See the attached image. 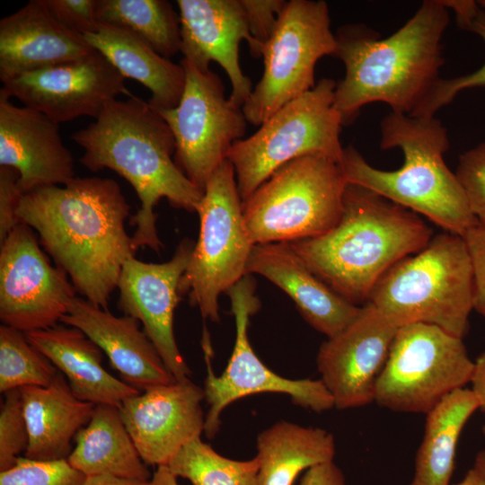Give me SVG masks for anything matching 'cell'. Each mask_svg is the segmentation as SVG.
<instances>
[{
  "mask_svg": "<svg viewBox=\"0 0 485 485\" xmlns=\"http://www.w3.org/2000/svg\"><path fill=\"white\" fill-rule=\"evenodd\" d=\"M96 0H44L55 19L68 30L83 36L99 30Z\"/></svg>",
  "mask_w": 485,
  "mask_h": 485,
  "instance_id": "37",
  "label": "cell"
},
{
  "mask_svg": "<svg viewBox=\"0 0 485 485\" xmlns=\"http://www.w3.org/2000/svg\"><path fill=\"white\" fill-rule=\"evenodd\" d=\"M336 84L330 78L320 80L269 117L254 134L232 146L227 160L234 167L242 201L294 159L321 154L340 163L343 124L333 106Z\"/></svg>",
  "mask_w": 485,
  "mask_h": 485,
  "instance_id": "8",
  "label": "cell"
},
{
  "mask_svg": "<svg viewBox=\"0 0 485 485\" xmlns=\"http://www.w3.org/2000/svg\"><path fill=\"white\" fill-rule=\"evenodd\" d=\"M397 329L372 304L321 345L316 364L334 408L356 409L375 402V387Z\"/></svg>",
  "mask_w": 485,
  "mask_h": 485,
  "instance_id": "16",
  "label": "cell"
},
{
  "mask_svg": "<svg viewBox=\"0 0 485 485\" xmlns=\"http://www.w3.org/2000/svg\"><path fill=\"white\" fill-rule=\"evenodd\" d=\"M336 47L325 1H287L262 48L261 78L242 106L247 122L260 127L312 90L316 63L324 56H333Z\"/></svg>",
  "mask_w": 485,
  "mask_h": 485,
  "instance_id": "11",
  "label": "cell"
},
{
  "mask_svg": "<svg viewBox=\"0 0 485 485\" xmlns=\"http://www.w3.org/2000/svg\"><path fill=\"white\" fill-rule=\"evenodd\" d=\"M368 303L396 328L426 323L463 339L473 310L472 267L463 238L448 232L433 236L383 274Z\"/></svg>",
  "mask_w": 485,
  "mask_h": 485,
  "instance_id": "6",
  "label": "cell"
},
{
  "mask_svg": "<svg viewBox=\"0 0 485 485\" xmlns=\"http://www.w3.org/2000/svg\"><path fill=\"white\" fill-rule=\"evenodd\" d=\"M0 166L18 172L21 194L65 185L75 178L74 160L64 145L58 124L29 107L0 95Z\"/></svg>",
  "mask_w": 485,
  "mask_h": 485,
  "instance_id": "20",
  "label": "cell"
},
{
  "mask_svg": "<svg viewBox=\"0 0 485 485\" xmlns=\"http://www.w3.org/2000/svg\"><path fill=\"white\" fill-rule=\"evenodd\" d=\"M4 394L0 408V472L12 467L29 446V430L20 389Z\"/></svg>",
  "mask_w": 485,
  "mask_h": 485,
  "instance_id": "34",
  "label": "cell"
},
{
  "mask_svg": "<svg viewBox=\"0 0 485 485\" xmlns=\"http://www.w3.org/2000/svg\"><path fill=\"white\" fill-rule=\"evenodd\" d=\"M480 8V7H479ZM485 42V11L479 9L469 30ZM485 86V62L476 71L452 79H440L410 117L431 118L465 89Z\"/></svg>",
  "mask_w": 485,
  "mask_h": 485,
  "instance_id": "35",
  "label": "cell"
},
{
  "mask_svg": "<svg viewBox=\"0 0 485 485\" xmlns=\"http://www.w3.org/2000/svg\"><path fill=\"white\" fill-rule=\"evenodd\" d=\"M255 289L254 279L251 275H245L225 292L235 320V341L228 364L220 375L213 372L212 347L207 330L203 331L201 346L207 365L203 390L209 406L205 416L204 432L209 439L214 438L219 430L223 410L246 396L262 392L283 393L288 395L295 405L315 412L334 408L333 399L321 379L291 380L282 377L256 355L248 337L250 317L260 307Z\"/></svg>",
  "mask_w": 485,
  "mask_h": 485,
  "instance_id": "12",
  "label": "cell"
},
{
  "mask_svg": "<svg viewBox=\"0 0 485 485\" xmlns=\"http://www.w3.org/2000/svg\"><path fill=\"white\" fill-rule=\"evenodd\" d=\"M194 244L189 239L181 241L172 258L163 263L130 258L123 266L117 287L118 308L142 323L143 331L177 381L191 374L178 348L173 320L181 295L180 283Z\"/></svg>",
  "mask_w": 485,
  "mask_h": 485,
  "instance_id": "17",
  "label": "cell"
},
{
  "mask_svg": "<svg viewBox=\"0 0 485 485\" xmlns=\"http://www.w3.org/2000/svg\"><path fill=\"white\" fill-rule=\"evenodd\" d=\"M100 23L125 30L170 59L181 52L179 13L165 0H96Z\"/></svg>",
  "mask_w": 485,
  "mask_h": 485,
  "instance_id": "30",
  "label": "cell"
},
{
  "mask_svg": "<svg viewBox=\"0 0 485 485\" xmlns=\"http://www.w3.org/2000/svg\"><path fill=\"white\" fill-rule=\"evenodd\" d=\"M473 276V310L485 318V225L478 222L463 236Z\"/></svg>",
  "mask_w": 485,
  "mask_h": 485,
  "instance_id": "39",
  "label": "cell"
},
{
  "mask_svg": "<svg viewBox=\"0 0 485 485\" xmlns=\"http://www.w3.org/2000/svg\"><path fill=\"white\" fill-rule=\"evenodd\" d=\"M57 369L27 340L25 333L0 326V392L23 386H48Z\"/></svg>",
  "mask_w": 485,
  "mask_h": 485,
  "instance_id": "32",
  "label": "cell"
},
{
  "mask_svg": "<svg viewBox=\"0 0 485 485\" xmlns=\"http://www.w3.org/2000/svg\"><path fill=\"white\" fill-rule=\"evenodd\" d=\"M249 32L261 50L271 36L287 1L240 0Z\"/></svg>",
  "mask_w": 485,
  "mask_h": 485,
  "instance_id": "38",
  "label": "cell"
},
{
  "mask_svg": "<svg viewBox=\"0 0 485 485\" xmlns=\"http://www.w3.org/2000/svg\"><path fill=\"white\" fill-rule=\"evenodd\" d=\"M203 388L190 378L155 385L125 399L119 411L142 460L167 466L180 449L204 432Z\"/></svg>",
  "mask_w": 485,
  "mask_h": 485,
  "instance_id": "18",
  "label": "cell"
},
{
  "mask_svg": "<svg viewBox=\"0 0 485 485\" xmlns=\"http://www.w3.org/2000/svg\"><path fill=\"white\" fill-rule=\"evenodd\" d=\"M448 22L442 0H427L384 39L361 25L340 28L333 56L344 64L345 75L336 84L333 106L343 126L375 101L410 116L440 80L441 40Z\"/></svg>",
  "mask_w": 485,
  "mask_h": 485,
  "instance_id": "3",
  "label": "cell"
},
{
  "mask_svg": "<svg viewBox=\"0 0 485 485\" xmlns=\"http://www.w3.org/2000/svg\"><path fill=\"white\" fill-rule=\"evenodd\" d=\"M448 10H453L459 27L469 30V27L479 11L477 2L472 0H442Z\"/></svg>",
  "mask_w": 485,
  "mask_h": 485,
  "instance_id": "42",
  "label": "cell"
},
{
  "mask_svg": "<svg viewBox=\"0 0 485 485\" xmlns=\"http://www.w3.org/2000/svg\"><path fill=\"white\" fill-rule=\"evenodd\" d=\"M455 175L478 222L485 225V142L459 156Z\"/></svg>",
  "mask_w": 485,
  "mask_h": 485,
  "instance_id": "36",
  "label": "cell"
},
{
  "mask_svg": "<svg viewBox=\"0 0 485 485\" xmlns=\"http://www.w3.org/2000/svg\"><path fill=\"white\" fill-rule=\"evenodd\" d=\"M185 86L176 107L158 111L175 139L174 161L189 180L204 191L232 146L242 139L246 118L240 108L225 98L220 77L203 71L188 60Z\"/></svg>",
  "mask_w": 485,
  "mask_h": 485,
  "instance_id": "13",
  "label": "cell"
},
{
  "mask_svg": "<svg viewBox=\"0 0 485 485\" xmlns=\"http://www.w3.org/2000/svg\"><path fill=\"white\" fill-rule=\"evenodd\" d=\"M66 379L80 400L120 407L140 391L110 374L102 366V350L82 331L69 325L25 333Z\"/></svg>",
  "mask_w": 485,
  "mask_h": 485,
  "instance_id": "24",
  "label": "cell"
},
{
  "mask_svg": "<svg viewBox=\"0 0 485 485\" xmlns=\"http://www.w3.org/2000/svg\"><path fill=\"white\" fill-rule=\"evenodd\" d=\"M470 384L479 401L480 410L485 411V351L474 360Z\"/></svg>",
  "mask_w": 485,
  "mask_h": 485,
  "instance_id": "43",
  "label": "cell"
},
{
  "mask_svg": "<svg viewBox=\"0 0 485 485\" xmlns=\"http://www.w3.org/2000/svg\"><path fill=\"white\" fill-rule=\"evenodd\" d=\"M183 58L200 70L211 61L226 73L232 85L231 102L242 108L252 84L242 70L239 46L246 40L251 55L261 50L251 38L240 0H177Z\"/></svg>",
  "mask_w": 485,
  "mask_h": 485,
  "instance_id": "19",
  "label": "cell"
},
{
  "mask_svg": "<svg viewBox=\"0 0 485 485\" xmlns=\"http://www.w3.org/2000/svg\"><path fill=\"white\" fill-rule=\"evenodd\" d=\"M432 234L415 212L348 182L337 225L320 236L288 243L330 288L359 306L368 303L383 274L424 249Z\"/></svg>",
  "mask_w": 485,
  "mask_h": 485,
  "instance_id": "4",
  "label": "cell"
},
{
  "mask_svg": "<svg viewBox=\"0 0 485 485\" xmlns=\"http://www.w3.org/2000/svg\"><path fill=\"white\" fill-rule=\"evenodd\" d=\"M473 367L463 339L426 323L400 327L378 378L375 402L396 412L427 414L470 384Z\"/></svg>",
  "mask_w": 485,
  "mask_h": 485,
  "instance_id": "10",
  "label": "cell"
},
{
  "mask_svg": "<svg viewBox=\"0 0 485 485\" xmlns=\"http://www.w3.org/2000/svg\"><path fill=\"white\" fill-rule=\"evenodd\" d=\"M19 389L30 436L24 456L44 461L67 459L75 436L91 419L95 405L78 399L58 371L48 386Z\"/></svg>",
  "mask_w": 485,
  "mask_h": 485,
  "instance_id": "25",
  "label": "cell"
},
{
  "mask_svg": "<svg viewBox=\"0 0 485 485\" xmlns=\"http://www.w3.org/2000/svg\"><path fill=\"white\" fill-rule=\"evenodd\" d=\"M256 448L255 485H293L302 472L333 461L336 454L331 433L288 421H278L260 432Z\"/></svg>",
  "mask_w": 485,
  "mask_h": 485,
  "instance_id": "28",
  "label": "cell"
},
{
  "mask_svg": "<svg viewBox=\"0 0 485 485\" xmlns=\"http://www.w3.org/2000/svg\"><path fill=\"white\" fill-rule=\"evenodd\" d=\"M53 266L33 230L18 224L1 242L0 320L24 333L57 325L77 293Z\"/></svg>",
  "mask_w": 485,
  "mask_h": 485,
  "instance_id": "14",
  "label": "cell"
},
{
  "mask_svg": "<svg viewBox=\"0 0 485 485\" xmlns=\"http://www.w3.org/2000/svg\"><path fill=\"white\" fill-rule=\"evenodd\" d=\"M125 77L100 52L24 74L4 84L0 95L15 97L59 124L80 116L97 118L119 94L132 95Z\"/></svg>",
  "mask_w": 485,
  "mask_h": 485,
  "instance_id": "15",
  "label": "cell"
},
{
  "mask_svg": "<svg viewBox=\"0 0 485 485\" xmlns=\"http://www.w3.org/2000/svg\"><path fill=\"white\" fill-rule=\"evenodd\" d=\"M453 485H485V478L472 467L459 482Z\"/></svg>",
  "mask_w": 485,
  "mask_h": 485,
  "instance_id": "46",
  "label": "cell"
},
{
  "mask_svg": "<svg viewBox=\"0 0 485 485\" xmlns=\"http://www.w3.org/2000/svg\"><path fill=\"white\" fill-rule=\"evenodd\" d=\"M348 182L339 163L321 154L278 168L242 203L253 245L320 236L340 221Z\"/></svg>",
  "mask_w": 485,
  "mask_h": 485,
  "instance_id": "7",
  "label": "cell"
},
{
  "mask_svg": "<svg viewBox=\"0 0 485 485\" xmlns=\"http://www.w3.org/2000/svg\"><path fill=\"white\" fill-rule=\"evenodd\" d=\"M380 128L381 148H400L402 166L394 171L376 169L348 146L340 163L347 182L423 215L445 232L462 237L478 224L462 184L445 162L449 142L438 119L392 111Z\"/></svg>",
  "mask_w": 485,
  "mask_h": 485,
  "instance_id": "5",
  "label": "cell"
},
{
  "mask_svg": "<svg viewBox=\"0 0 485 485\" xmlns=\"http://www.w3.org/2000/svg\"><path fill=\"white\" fill-rule=\"evenodd\" d=\"M151 482L152 485H179L177 477L165 465L156 467Z\"/></svg>",
  "mask_w": 485,
  "mask_h": 485,
  "instance_id": "45",
  "label": "cell"
},
{
  "mask_svg": "<svg viewBox=\"0 0 485 485\" xmlns=\"http://www.w3.org/2000/svg\"><path fill=\"white\" fill-rule=\"evenodd\" d=\"M81 34L58 22L44 0H31L0 21V79L80 58L94 51Z\"/></svg>",
  "mask_w": 485,
  "mask_h": 485,
  "instance_id": "22",
  "label": "cell"
},
{
  "mask_svg": "<svg viewBox=\"0 0 485 485\" xmlns=\"http://www.w3.org/2000/svg\"><path fill=\"white\" fill-rule=\"evenodd\" d=\"M299 485H346V480L340 468L331 461L305 471Z\"/></svg>",
  "mask_w": 485,
  "mask_h": 485,
  "instance_id": "41",
  "label": "cell"
},
{
  "mask_svg": "<svg viewBox=\"0 0 485 485\" xmlns=\"http://www.w3.org/2000/svg\"><path fill=\"white\" fill-rule=\"evenodd\" d=\"M477 4L481 10L485 11V0L478 1Z\"/></svg>",
  "mask_w": 485,
  "mask_h": 485,
  "instance_id": "48",
  "label": "cell"
},
{
  "mask_svg": "<svg viewBox=\"0 0 485 485\" xmlns=\"http://www.w3.org/2000/svg\"><path fill=\"white\" fill-rule=\"evenodd\" d=\"M84 37L125 78L134 79L150 90L148 103L153 109L163 111L178 105L186 80L181 64L162 57L132 33L111 25L100 23L96 32Z\"/></svg>",
  "mask_w": 485,
  "mask_h": 485,
  "instance_id": "26",
  "label": "cell"
},
{
  "mask_svg": "<svg viewBox=\"0 0 485 485\" xmlns=\"http://www.w3.org/2000/svg\"><path fill=\"white\" fill-rule=\"evenodd\" d=\"M67 458L85 476L108 474L120 478L151 481L120 415L113 405H95L91 419L74 439Z\"/></svg>",
  "mask_w": 485,
  "mask_h": 485,
  "instance_id": "27",
  "label": "cell"
},
{
  "mask_svg": "<svg viewBox=\"0 0 485 485\" xmlns=\"http://www.w3.org/2000/svg\"><path fill=\"white\" fill-rule=\"evenodd\" d=\"M477 410L480 404L476 395L464 387L448 394L426 414L410 485H450L461 433Z\"/></svg>",
  "mask_w": 485,
  "mask_h": 485,
  "instance_id": "29",
  "label": "cell"
},
{
  "mask_svg": "<svg viewBox=\"0 0 485 485\" xmlns=\"http://www.w3.org/2000/svg\"><path fill=\"white\" fill-rule=\"evenodd\" d=\"M167 467L192 485H255L259 461L256 456L246 461L225 457L198 436L183 445Z\"/></svg>",
  "mask_w": 485,
  "mask_h": 485,
  "instance_id": "31",
  "label": "cell"
},
{
  "mask_svg": "<svg viewBox=\"0 0 485 485\" xmlns=\"http://www.w3.org/2000/svg\"><path fill=\"white\" fill-rule=\"evenodd\" d=\"M473 467L485 478V449L476 454Z\"/></svg>",
  "mask_w": 485,
  "mask_h": 485,
  "instance_id": "47",
  "label": "cell"
},
{
  "mask_svg": "<svg viewBox=\"0 0 485 485\" xmlns=\"http://www.w3.org/2000/svg\"><path fill=\"white\" fill-rule=\"evenodd\" d=\"M481 432H482V435H483L484 437H485V425L482 426V428H481Z\"/></svg>",
  "mask_w": 485,
  "mask_h": 485,
  "instance_id": "49",
  "label": "cell"
},
{
  "mask_svg": "<svg viewBox=\"0 0 485 485\" xmlns=\"http://www.w3.org/2000/svg\"><path fill=\"white\" fill-rule=\"evenodd\" d=\"M85 478L67 459L44 461L21 456L12 467L0 472V485H82Z\"/></svg>",
  "mask_w": 485,
  "mask_h": 485,
  "instance_id": "33",
  "label": "cell"
},
{
  "mask_svg": "<svg viewBox=\"0 0 485 485\" xmlns=\"http://www.w3.org/2000/svg\"><path fill=\"white\" fill-rule=\"evenodd\" d=\"M18 172L0 166V243L19 223L16 208L22 196L18 186Z\"/></svg>",
  "mask_w": 485,
  "mask_h": 485,
  "instance_id": "40",
  "label": "cell"
},
{
  "mask_svg": "<svg viewBox=\"0 0 485 485\" xmlns=\"http://www.w3.org/2000/svg\"><path fill=\"white\" fill-rule=\"evenodd\" d=\"M72 139L84 150L79 162L92 172L110 169L134 188L140 206L130 217L136 226L135 251L163 248L154 207L162 198L171 206L197 212L204 191L192 183L172 157L175 139L171 128L148 102L130 95L109 102L95 121L75 132Z\"/></svg>",
  "mask_w": 485,
  "mask_h": 485,
  "instance_id": "2",
  "label": "cell"
},
{
  "mask_svg": "<svg viewBox=\"0 0 485 485\" xmlns=\"http://www.w3.org/2000/svg\"><path fill=\"white\" fill-rule=\"evenodd\" d=\"M258 274L275 284L294 301L304 320L331 338L358 315L355 305L330 288L295 253L288 242L253 245L246 275Z\"/></svg>",
  "mask_w": 485,
  "mask_h": 485,
  "instance_id": "23",
  "label": "cell"
},
{
  "mask_svg": "<svg viewBox=\"0 0 485 485\" xmlns=\"http://www.w3.org/2000/svg\"><path fill=\"white\" fill-rule=\"evenodd\" d=\"M232 163L225 160L207 181L198 207L199 234L180 283L205 320L218 322L219 295L246 275L253 247L244 228Z\"/></svg>",
  "mask_w": 485,
  "mask_h": 485,
  "instance_id": "9",
  "label": "cell"
},
{
  "mask_svg": "<svg viewBox=\"0 0 485 485\" xmlns=\"http://www.w3.org/2000/svg\"><path fill=\"white\" fill-rule=\"evenodd\" d=\"M130 206L112 179L75 177L22 194L19 223L40 237L57 267L84 299L108 309L124 264L135 257L125 221Z\"/></svg>",
  "mask_w": 485,
  "mask_h": 485,
  "instance_id": "1",
  "label": "cell"
},
{
  "mask_svg": "<svg viewBox=\"0 0 485 485\" xmlns=\"http://www.w3.org/2000/svg\"><path fill=\"white\" fill-rule=\"evenodd\" d=\"M61 322L82 331L107 356L122 380L140 392L175 381L137 319L116 316L75 296Z\"/></svg>",
  "mask_w": 485,
  "mask_h": 485,
  "instance_id": "21",
  "label": "cell"
},
{
  "mask_svg": "<svg viewBox=\"0 0 485 485\" xmlns=\"http://www.w3.org/2000/svg\"><path fill=\"white\" fill-rule=\"evenodd\" d=\"M82 485H152V482L101 474L86 476Z\"/></svg>",
  "mask_w": 485,
  "mask_h": 485,
  "instance_id": "44",
  "label": "cell"
}]
</instances>
